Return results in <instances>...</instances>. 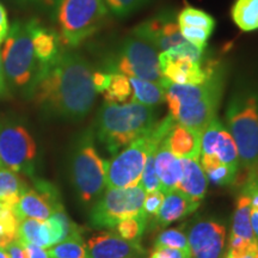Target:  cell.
<instances>
[{"instance_id": "cell-1", "label": "cell", "mask_w": 258, "mask_h": 258, "mask_svg": "<svg viewBox=\"0 0 258 258\" xmlns=\"http://www.w3.org/2000/svg\"><path fill=\"white\" fill-rule=\"evenodd\" d=\"M92 74L91 66L82 55L62 51L55 62L42 70L28 97L44 114L82 120L96 101Z\"/></svg>"}, {"instance_id": "cell-2", "label": "cell", "mask_w": 258, "mask_h": 258, "mask_svg": "<svg viewBox=\"0 0 258 258\" xmlns=\"http://www.w3.org/2000/svg\"><path fill=\"white\" fill-rule=\"evenodd\" d=\"M225 78L224 67L219 64L208 67L207 79L200 85L171 83L165 95L171 117L177 123L195 129L202 135L209 122L217 117L225 88Z\"/></svg>"}, {"instance_id": "cell-3", "label": "cell", "mask_w": 258, "mask_h": 258, "mask_svg": "<svg viewBox=\"0 0 258 258\" xmlns=\"http://www.w3.org/2000/svg\"><path fill=\"white\" fill-rule=\"evenodd\" d=\"M157 123L153 106L131 101L109 103L99 109L96 120V135L112 156L128 146L132 141L146 134Z\"/></svg>"}, {"instance_id": "cell-4", "label": "cell", "mask_w": 258, "mask_h": 258, "mask_svg": "<svg viewBox=\"0 0 258 258\" xmlns=\"http://www.w3.org/2000/svg\"><path fill=\"white\" fill-rule=\"evenodd\" d=\"M227 131L239 154L240 167L249 172L258 169V88L241 80L232 92L225 112Z\"/></svg>"}, {"instance_id": "cell-5", "label": "cell", "mask_w": 258, "mask_h": 258, "mask_svg": "<svg viewBox=\"0 0 258 258\" xmlns=\"http://www.w3.org/2000/svg\"><path fill=\"white\" fill-rule=\"evenodd\" d=\"M0 55L8 86L29 96L42 70L34 54L28 22H15L10 27Z\"/></svg>"}, {"instance_id": "cell-6", "label": "cell", "mask_w": 258, "mask_h": 258, "mask_svg": "<svg viewBox=\"0 0 258 258\" xmlns=\"http://www.w3.org/2000/svg\"><path fill=\"white\" fill-rule=\"evenodd\" d=\"M109 160L99 156L91 129L83 132L71 156V179L80 201L85 205L102 195L106 188Z\"/></svg>"}, {"instance_id": "cell-7", "label": "cell", "mask_w": 258, "mask_h": 258, "mask_svg": "<svg viewBox=\"0 0 258 258\" xmlns=\"http://www.w3.org/2000/svg\"><path fill=\"white\" fill-rule=\"evenodd\" d=\"M54 6L60 38L71 48L98 31L109 12L104 0H55Z\"/></svg>"}, {"instance_id": "cell-8", "label": "cell", "mask_w": 258, "mask_h": 258, "mask_svg": "<svg viewBox=\"0 0 258 258\" xmlns=\"http://www.w3.org/2000/svg\"><path fill=\"white\" fill-rule=\"evenodd\" d=\"M105 70L159 83L167 89L170 82L164 78L159 66V53L153 46L134 35L122 42L116 55L106 62Z\"/></svg>"}, {"instance_id": "cell-9", "label": "cell", "mask_w": 258, "mask_h": 258, "mask_svg": "<svg viewBox=\"0 0 258 258\" xmlns=\"http://www.w3.org/2000/svg\"><path fill=\"white\" fill-rule=\"evenodd\" d=\"M146 191L140 184L132 188L108 189L90 213V222L96 228H115L118 222L143 214Z\"/></svg>"}, {"instance_id": "cell-10", "label": "cell", "mask_w": 258, "mask_h": 258, "mask_svg": "<svg viewBox=\"0 0 258 258\" xmlns=\"http://www.w3.org/2000/svg\"><path fill=\"white\" fill-rule=\"evenodd\" d=\"M37 145L21 123H0V163L16 173L35 178Z\"/></svg>"}, {"instance_id": "cell-11", "label": "cell", "mask_w": 258, "mask_h": 258, "mask_svg": "<svg viewBox=\"0 0 258 258\" xmlns=\"http://www.w3.org/2000/svg\"><path fill=\"white\" fill-rule=\"evenodd\" d=\"M203 50L189 42H183L171 49L160 51L161 74L170 83L178 85H200L208 76V67L202 69Z\"/></svg>"}, {"instance_id": "cell-12", "label": "cell", "mask_w": 258, "mask_h": 258, "mask_svg": "<svg viewBox=\"0 0 258 258\" xmlns=\"http://www.w3.org/2000/svg\"><path fill=\"white\" fill-rule=\"evenodd\" d=\"M150 132L135 139L109 160L106 188L121 189L139 185L151 145Z\"/></svg>"}, {"instance_id": "cell-13", "label": "cell", "mask_w": 258, "mask_h": 258, "mask_svg": "<svg viewBox=\"0 0 258 258\" xmlns=\"http://www.w3.org/2000/svg\"><path fill=\"white\" fill-rule=\"evenodd\" d=\"M34 186L22 194L14 207L18 222L24 219L44 221L56 211L63 208L57 188L46 179L34 178Z\"/></svg>"}, {"instance_id": "cell-14", "label": "cell", "mask_w": 258, "mask_h": 258, "mask_svg": "<svg viewBox=\"0 0 258 258\" xmlns=\"http://www.w3.org/2000/svg\"><path fill=\"white\" fill-rule=\"evenodd\" d=\"M133 35L146 41L157 50L164 51L185 42L180 34L177 15L163 11L135 27Z\"/></svg>"}, {"instance_id": "cell-15", "label": "cell", "mask_w": 258, "mask_h": 258, "mask_svg": "<svg viewBox=\"0 0 258 258\" xmlns=\"http://www.w3.org/2000/svg\"><path fill=\"white\" fill-rule=\"evenodd\" d=\"M191 258H222L225 252L226 228L215 220L194 222L186 232Z\"/></svg>"}, {"instance_id": "cell-16", "label": "cell", "mask_w": 258, "mask_h": 258, "mask_svg": "<svg viewBox=\"0 0 258 258\" xmlns=\"http://www.w3.org/2000/svg\"><path fill=\"white\" fill-rule=\"evenodd\" d=\"M201 152L203 154H214L226 165L235 170L240 169L237 145L218 116L213 118L202 132Z\"/></svg>"}, {"instance_id": "cell-17", "label": "cell", "mask_w": 258, "mask_h": 258, "mask_svg": "<svg viewBox=\"0 0 258 258\" xmlns=\"http://www.w3.org/2000/svg\"><path fill=\"white\" fill-rule=\"evenodd\" d=\"M90 258H140L145 256L141 241H129L111 232H102L85 243Z\"/></svg>"}, {"instance_id": "cell-18", "label": "cell", "mask_w": 258, "mask_h": 258, "mask_svg": "<svg viewBox=\"0 0 258 258\" xmlns=\"http://www.w3.org/2000/svg\"><path fill=\"white\" fill-rule=\"evenodd\" d=\"M177 22L186 42L202 50L207 47V41L215 28V21L211 15L203 10L188 6L177 15Z\"/></svg>"}, {"instance_id": "cell-19", "label": "cell", "mask_w": 258, "mask_h": 258, "mask_svg": "<svg viewBox=\"0 0 258 258\" xmlns=\"http://www.w3.org/2000/svg\"><path fill=\"white\" fill-rule=\"evenodd\" d=\"M28 25L34 54L40 63L41 70H43L55 62L62 53L60 35L49 28L43 27L35 19L29 21Z\"/></svg>"}, {"instance_id": "cell-20", "label": "cell", "mask_w": 258, "mask_h": 258, "mask_svg": "<svg viewBox=\"0 0 258 258\" xmlns=\"http://www.w3.org/2000/svg\"><path fill=\"white\" fill-rule=\"evenodd\" d=\"M164 144L179 159L199 160L201 154V133L177 122L164 139Z\"/></svg>"}, {"instance_id": "cell-21", "label": "cell", "mask_w": 258, "mask_h": 258, "mask_svg": "<svg viewBox=\"0 0 258 258\" xmlns=\"http://www.w3.org/2000/svg\"><path fill=\"white\" fill-rule=\"evenodd\" d=\"M201 203L192 201L185 194L178 189H172L165 192L163 205L153 218V226L165 227V226L184 219L200 207Z\"/></svg>"}, {"instance_id": "cell-22", "label": "cell", "mask_w": 258, "mask_h": 258, "mask_svg": "<svg viewBox=\"0 0 258 258\" xmlns=\"http://www.w3.org/2000/svg\"><path fill=\"white\" fill-rule=\"evenodd\" d=\"M182 177L176 189L185 194L192 201L200 202L205 199L208 189V178L198 159H180Z\"/></svg>"}, {"instance_id": "cell-23", "label": "cell", "mask_w": 258, "mask_h": 258, "mask_svg": "<svg viewBox=\"0 0 258 258\" xmlns=\"http://www.w3.org/2000/svg\"><path fill=\"white\" fill-rule=\"evenodd\" d=\"M156 170L160 179L161 190L164 192L176 189L182 177V163L179 158L173 156L169 148L161 141L156 151Z\"/></svg>"}, {"instance_id": "cell-24", "label": "cell", "mask_w": 258, "mask_h": 258, "mask_svg": "<svg viewBox=\"0 0 258 258\" xmlns=\"http://www.w3.org/2000/svg\"><path fill=\"white\" fill-rule=\"evenodd\" d=\"M17 238L21 241L34 243L44 249H49L54 245L53 231L47 220L41 221L36 219H24L18 222Z\"/></svg>"}, {"instance_id": "cell-25", "label": "cell", "mask_w": 258, "mask_h": 258, "mask_svg": "<svg viewBox=\"0 0 258 258\" xmlns=\"http://www.w3.org/2000/svg\"><path fill=\"white\" fill-rule=\"evenodd\" d=\"M129 82L132 86V101L153 108L165 101L166 88L161 84L135 77H129Z\"/></svg>"}, {"instance_id": "cell-26", "label": "cell", "mask_w": 258, "mask_h": 258, "mask_svg": "<svg viewBox=\"0 0 258 258\" xmlns=\"http://www.w3.org/2000/svg\"><path fill=\"white\" fill-rule=\"evenodd\" d=\"M201 166L209 182L219 186H227L235 183L239 170L226 165L214 154H203L201 157Z\"/></svg>"}, {"instance_id": "cell-27", "label": "cell", "mask_w": 258, "mask_h": 258, "mask_svg": "<svg viewBox=\"0 0 258 258\" xmlns=\"http://www.w3.org/2000/svg\"><path fill=\"white\" fill-rule=\"evenodd\" d=\"M29 186L18 173L5 166H0V203L14 208Z\"/></svg>"}, {"instance_id": "cell-28", "label": "cell", "mask_w": 258, "mask_h": 258, "mask_svg": "<svg viewBox=\"0 0 258 258\" xmlns=\"http://www.w3.org/2000/svg\"><path fill=\"white\" fill-rule=\"evenodd\" d=\"M250 215L251 205L249 196L240 191L237 198V202H235L231 235L241 237L245 239H256L252 231V226H251Z\"/></svg>"}, {"instance_id": "cell-29", "label": "cell", "mask_w": 258, "mask_h": 258, "mask_svg": "<svg viewBox=\"0 0 258 258\" xmlns=\"http://www.w3.org/2000/svg\"><path fill=\"white\" fill-rule=\"evenodd\" d=\"M231 16L234 24L243 31L258 29V0H235Z\"/></svg>"}, {"instance_id": "cell-30", "label": "cell", "mask_w": 258, "mask_h": 258, "mask_svg": "<svg viewBox=\"0 0 258 258\" xmlns=\"http://www.w3.org/2000/svg\"><path fill=\"white\" fill-rule=\"evenodd\" d=\"M51 258H90L83 237H74L48 249Z\"/></svg>"}, {"instance_id": "cell-31", "label": "cell", "mask_w": 258, "mask_h": 258, "mask_svg": "<svg viewBox=\"0 0 258 258\" xmlns=\"http://www.w3.org/2000/svg\"><path fill=\"white\" fill-rule=\"evenodd\" d=\"M132 97V86L129 77L118 72H111V80L104 92L105 102L124 103Z\"/></svg>"}, {"instance_id": "cell-32", "label": "cell", "mask_w": 258, "mask_h": 258, "mask_svg": "<svg viewBox=\"0 0 258 258\" xmlns=\"http://www.w3.org/2000/svg\"><path fill=\"white\" fill-rule=\"evenodd\" d=\"M148 222L147 215L143 214L137 217H131L124 219L116 225V230L120 237L129 241H141V238L146 231Z\"/></svg>"}, {"instance_id": "cell-33", "label": "cell", "mask_w": 258, "mask_h": 258, "mask_svg": "<svg viewBox=\"0 0 258 258\" xmlns=\"http://www.w3.org/2000/svg\"><path fill=\"white\" fill-rule=\"evenodd\" d=\"M18 220L15 217L14 208L0 203V247L17 239Z\"/></svg>"}, {"instance_id": "cell-34", "label": "cell", "mask_w": 258, "mask_h": 258, "mask_svg": "<svg viewBox=\"0 0 258 258\" xmlns=\"http://www.w3.org/2000/svg\"><path fill=\"white\" fill-rule=\"evenodd\" d=\"M154 245L190 251L188 235H186V232L183 230V226L161 231L154 239Z\"/></svg>"}, {"instance_id": "cell-35", "label": "cell", "mask_w": 258, "mask_h": 258, "mask_svg": "<svg viewBox=\"0 0 258 258\" xmlns=\"http://www.w3.org/2000/svg\"><path fill=\"white\" fill-rule=\"evenodd\" d=\"M256 251H258L257 239H245L241 237L230 235L228 251L225 258H241Z\"/></svg>"}, {"instance_id": "cell-36", "label": "cell", "mask_w": 258, "mask_h": 258, "mask_svg": "<svg viewBox=\"0 0 258 258\" xmlns=\"http://www.w3.org/2000/svg\"><path fill=\"white\" fill-rule=\"evenodd\" d=\"M148 0H104L106 9L115 17L125 18L139 9H141Z\"/></svg>"}, {"instance_id": "cell-37", "label": "cell", "mask_w": 258, "mask_h": 258, "mask_svg": "<svg viewBox=\"0 0 258 258\" xmlns=\"http://www.w3.org/2000/svg\"><path fill=\"white\" fill-rule=\"evenodd\" d=\"M164 198H165V192L161 191V190H154V191L146 192L143 205V211L147 215L148 220H150V218H154L158 214L161 205H163Z\"/></svg>"}, {"instance_id": "cell-38", "label": "cell", "mask_w": 258, "mask_h": 258, "mask_svg": "<svg viewBox=\"0 0 258 258\" xmlns=\"http://www.w3.org/2000/svg\"><path fill=\"white\" fill-rule=\"evenodd\" d=\"M148 258H191L190 251L154 245Z\"/></svg>"}, {"instance_id": "cell-39", "label": "cell", "mask_w": 258, "mask_h": 258, "mask_svg": "<svg viewBox=\"0 0 258 258\" xmlns=\"http://www.w3.org/2000/svg\"><path fill=\"white\" fill-rule=\"evenodd\" d=\"M111 80V72L109 71H97L92 74V82L93 86L97 93H104L108 89L109 84Z\"/></svg>"}, {"instance_id": "cell-40", "label": "cell", "mask_w": 258, "mask_h": 258, "mask_svg": "<svg viewBox=\"0 0 258 258\" xmlns=\"http://www.w3.org/2000/svg\"><path fill=\"white\" fill-rule=\"evenodd\" d=\"M22 244H23L28 258H51L48 250L40 246V245L29 243V241H22Z\"/></svg>"}, {"instance_id": "cell-41", "label": "cell", "mask_w": 258, "mask_h": 258, "mask_svg": "<svg viewBox=\"0 0 258 258\" xmlns=\"http://www.w3.org/2000/svg\"><path fill=\"white\" fill-rule=\"evenodd\" d=\"M5 250L6 253H8V258H28V254L25 252L23 244H22V241L18 238L14 241H11L5 247Z\"/></svg>"}, {"instance_id": "cell-42", "label": "cell", "mask_w": 258, "mask_h": 258, "mask_svg": "<svg viewBox=\"0 0 258 258\" xmlns=\"http://www.w3.org/2000/svg\"><path fill=\"white\" fill-rule=\"evenodd\" d=\"M9 29L10 25L8 21V15H6L4 6L0 4V44L4 42L6 35L9 32Z\"/></svg>"}, {"instance_id": "cell-43", "label": "cell", "mask_w": 258, "mask_h": 258, "mask_svg": "<svg viewBox=\"0 0 258 258\" xmlns=\"http://www.w3.org/2000/svg\"><path fill=\"white\" fill-rule=\"evenodd\" d=\"M8 83H6L4 69H3V62H2V55H0V97L5 96L8 93Z\"/></svg>"}, {"instance_id": "cell-44", "label": "cell", "mask_w": 258, "mask_h": 258, "mask_svg": "<svg viewBox=\"0 0 258 258\" xmlns=\"http://www.w3.org/2000/svg\"><path fill=\"white\" fill-rule=\"evenodd\" d=\"M250 219H251V226H252L254 238L258 240V212L251 211Z\"/></svg>"}, {"instance_id": "cell-45", "label": "cell", "mask_w": 258, "mask_h": 258, "mask_svg": "<svg viewBox=\"0 0 258 258\" xmlns=\"http://www.w3.org/2000/svg\"><path fill=\"white\" fill-rule=\"evenodd\" d=\"M27 2L37 3V4H43L48 6H54V4H55V0H27Z\"/></svg>"}, {"instance_id": "cell-46", "label": "cell", "mask_w": 258, "mask_h": 258, "mask_svg": "<svg viewBox=\"0 0 258 258\" xmlns=\"http://www.w3.org/2000/svg\"><path fill=\"white\" fill-rule=\"evenodd\" d=\"M0 258H8V253H6L5 247H0Z\"/></svg>"}, {"instance_id": "cell-47", "label": "cell", "mask_w": 258, "mask_h": 258, "mask_svg": "<svg viewBox=\"0 0 258 258\" xmlns=\"http://www.w3.org/2000/svg\"><path fill=\"white\" fill-rule=\"evenodd\" d=\"M241 258H258V251H256V252L250 253V254H246V256H244Z\"/></svg>"}, {"instance_id": "cell-48", "label": "cell", "mask_w": 258, "mask_h": 258, "mask_svg": "<svg viewBox=\"0 0 258 258\" xmlns=\"http://www.w3.org/2000/svg\"><path fill=\"white\" fill-rule=\"evenodd\" d=\"M0 166H2V163H0Z\"/></svg>"}]
</instances>
